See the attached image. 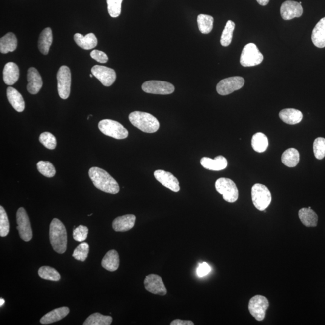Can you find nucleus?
I'll return each mask as SVG.
<instances>
[{"label": "nucleus", "instance_id": "13", "mask_svg": "<svg viewBox=\"0 0 325 325\" xmlns=\"http://www.w3.org/2000/svg\"><path fill=\"white\" fill-rule=\"evenodd\" d=\"M91 71L93 76L98 79L104 86H111L116 81V72L112 68L101 65H95Z\"/></svg>", "mask_w": 325, "mask_h": 325}, {"label": "nucleus", "instance_id": "9", "mask_svg": "<svg viewBox=\"0 0 325 325\" xmlns=\"http://www.w3.org/2000/svg\"><path fill=\"white\" fill-rule=\"evenodd\" d=\"M269 307V302L264 296L256 295L250 299L249 302V311L251 315L256 321H263L266 312Z\"/></svg>", "mask_w": 325, "mask_h": 325}, {"label": "nucleus", "instance_id": "36", "mask_svg": "<svg viewBox=\"0 0 325 325\" xmlns=\"http://www.w3.org/2000/svg\"><path fill=\"white\" fill-rule=\"evenodd\" d=\"M37 169L42 175L47 178H52L56 175L55 167L50 162L39 161L37 163Z\"/></svg>", "mask_w": 325, "mask_h": 325}, {"label": "nucleus", "instance_id": "42", "mask_svg": "<svg viewBox=\"0 0 325 325\" xmlns=\"http://www.w3.org/2000/svg\"><path fill=\"white\" fill-rule=\"evenodd\" d=\"M89 229L84 225H79L76 228L73 232V238L74 240L78 242H83L87 238Z\"/></svg>", "mask_w": 325, "mask_h": 325}, {"label": "nucleus", "instance_id": "8", "mask_svg": "<svg viewBox=\"0 0 325 325\" xmlns=\"http://www.w3.org/2000/svg\"><path fill=\"white\" fill-rule=\"evenodd\" d=\"M16 222L20 238L25 242H29L32 239L33 233L31 229L29 217L26 210L23 207H20L16 213Z\"/></svg>", "mask_w": 325, "mask_h": 325}, {"label": "nucleus", "instance_id": "10", "mask_svg": "<svg viewBox=\"0 0 325 325\" xmlns=\"http://www.w3.org/2000/svg\"><path fill=\"white\" fill-rule=\"evenodd\" d=\"M59 95L63 99H67L71 92V75L70 68L65 65L59 68L57 74Z\"/></svg>", "mask_w": 325, "mask_h": 325}, {"label": "nucleus", "instance_id": "38", "mask_svg": "<svg viewBox=\"0 0 325 325\" xmlns=\"http://www.w3.org/2000/svg\"><path fill=\"white\" fill-rule=\"evenodd\" d=\"M10 232V222L4 207L0 206V236L5 237Z\"/></svg>", "mask_w": 325, "mask_h": 325}, {"label": "nucleus", "instance_id": "22", "mask_svg": "<svg viewBox=\"0 0 325 325\" xmlns=\"http://www.w3.org/2000/svg\"><path fill=\"white\" fill-rule=\"evenodd\" d=\"M7 96L8 101L14 109L18 112H23L25 107L24 99L18 90L12 87H8L7 89Z\"/></svg>", "mask_w": 325, "mask_h": 325}, {"label": "nucleus", "instance_id": "32", "mask_svg": "<svg viewBox=\"0 0 325 325\" xmlns=\"http://www.w3.org/2000/svg\"><path fill=\"white\" fill-rule=\"evenodd\" d=\"M113 321L112 317L104 316L99 313L92 314L83 323L84 325H110Z\"/></svg>", "mask_w": 325, "mask_h": 325}, {"label": "nucleus", "instance_id": "2", "mask_svg": "<svg viewBox=\"0 0 325 325\" xmlns=\"http://www.w3.org/2000/svg\"><path fill=\"white\" fill-rule=\"evenodd\" d=\"M50 240L54 251L62 254L67 247V233L65 225L57 218L51 221L50 225Z\"/></svg>", "mask_w": 325, "mask_h": 325}, {"label": "nucleus", "instance_id": "18", "mask_svg": "<svg viewBox=\"0 0 325 325\" xmlns=\"http://www.w3.org/2000/svg\"><path fill=\"white\" fill-rule=\"evenodd\" d=\"M136 216L126 215L119 216L113 221V229L117 232H124L133 229L135 226Z\"/></svg>", "mask_w": 325, "mask_h": 325}, {"label": "nucleus", "instance_id": "23", "mask_svg": "<svg viewBox=\"0 0 325 325\" xmlns=\"http://www.w3.org/2000/svg\"><path fill=\"white\" fill-rule=\"evenodd\" d=\"M77 45L82 49L89 50L93 49L98 44V39L93 33H90L83 36L81 34L76 33L74 36Z\"/></svg>", "mask_w": 325, "mask_h": 325}, {"label": "nucleus", "instance_id": "15", "mask_svg": "<svg viewBox=\"0 0 325 325\" xmlns=\"http://www.w3.org/2000/svg\"><path fill=\"white\" fill-rule=\"evenodd\" d=\"M154 176L162 186L166 187L167 189L173 191V192H178L180 190V186H179L178 179L172 173L166 172L163 170H156L154 173Z\"/></svg>", "mask_w": 325, "mask_h": 325}, {"label": "nucleus", "instance_id": "19", "mask_svg": "<svg viewBox=\"0 0 325 325\" xmlns=\"http://www.w3.org/2000/svg\"><path fill=\"white\" fill-rule=\"evenodd\" d=\"M201 164L205 169L213 171H220L227 167L228 162L226 158L222 156H217L215 159L205 157L201 160Z\"/></svg>", "mask_w": 325, "mask_h": 325}, {"label": "nucleus", "instance_id": "17", "mask_svg": "<svg viewBox=\"0 0 325 325\" xmlns=\"http://www.w3.org/2000/svg\"><path fill=\"white\" fill-rule=\"evenodd\" d=\"M27 90L32 95L38 93L42 87V80L35 68H30L27 73Z\"/></svg>", "mask_w": 325, "mask_h": 325}, {"label": "nucleus", "instance_id": "21", "mask_svg": "<svg viewBox=\"0 0 325 325\" xmlns=\"http://www.w3.org/2000/svg\"><path fill=\"white\" fill-rule=\"evenodd\" d=\"M312 41L316 47H325V17L321 19L314 28Z\"/></svg>", "mask_w": 325, "mask_h": 325}, {"label": "nucleus", "instance_id": "48", "mask_svg": "<svg viewBox=\"0 0 325 325\" xmlns=\"http://www.w3.org/2000/svg\"><path fill=\"white\" fill-rule=\"evenodd\" d=\"M93 76V74H90V77L91 78H92Z\"/></svg>", "mask_w": 325, "mask_h": 325}, {"label": "nucleus", "instance_id": "29", "mask_svg": "<svg viewBox=\"0 0 325 325\" xmlns=\"http://www.w3.org/2000/svg\"><path fill=\"white\" fill-rule=\"evenodd\" d=\"M18 41L15 34L8 33L0 39V51L2 54L13 52L16 49Z\"/></svg>", "mask_w": 325, "mask_h": 325}, {"label": "nucleus", "instance_id": "34", "mask_svg": "<svg viewBox=\"0 0 325 325\" xmlns=\"http://www.w3.org/2000/svg\"><path fill=\"white\" fill-rule=\"evenodd\" d=\"M38 275L45 280L59 281L61 276L59 273L54 268L50 266H42L39 268Z\"/></svg>", "mask_w": 325, "mask_h": 325}, {"label": "nucleus", "instance_id": "30", "mask_svg": "<svg viewBox=\"0 0 325 325\" xmlns=\"http://www.w3.org/2000/svg\"><path fill=\"white\" fill-rule=\"evenodd\" d=\"M282 162L289 167L297 166L299 162V153L295 148H291L285 151L282 155Z\"/></svg>", "mask_w": 325, "mask_h": 325}, {"label": "nucleus", "instance_id": "16", "mask_svg": "<svg viewBox=\"0 0 325 325\" xmlns=\"http://www.w3.org/2000/svg\"><path fill=\"white\" fill-rule=\"evenodd\" d=\"M280 12L282 18L287 21L301 17L303 13V8L299 2L289 0L282 4Z\"/></svg>", "mask_w": 325, "mask_h": 325}, {"label": "nucleus", "instance_id": "24", "mask_svg": "<svg viewBox=\"0 0 325 325\" xmlns=\"http://www.w3.org/2000/svg\"><path fill=\"white\" fill-rule=\"evenodd\" d=\"M279 118L285 123L290 125H295L301 122L303 118V115L300 110L295 108H286L279 112Z\"/></svg>", "mask_w": 325, "mask_h": 325}, {"label": "nucleus", "instance_id": "40", "mask_svg": "<svg viewBox=\"0 0 325 325\" xmlns=\"http://www.w3.org/2000/svg\"><path fill=\"white\" fill-rule=\"evenodd\" d=\"M123 0H107L108 12L112 18H117L121 13Z\"/></svg>", "mask_w": 325, "mask_h": 325}, {"label": "nucleus", "instance_id": "31", "mask_svg": "<svg viewBox=\"0 0 325 325\" xmlns=\"http://www.w3.org/2000/svg\"><path fill=\"white\" fill-rule=\"evenodd\" d=\"M269 146L267 136L262 133H257L252 138V147L256 152L263 153Z\"/></svg>", "mask_w": 325, "mask_h": 325}, {"label": "nucleus", "instance_id": "27", "mask_svg": "<svg viewBox=\"0 0 325 325\" xmlns=\"http://www.w3.org/2000/svg\"><path fill=\"white\" fill-rule=\"evenodd\" d=\"M102 267L109 272H115L119 267V256L115 250L108 251L102 259Z\"/></svg>", "mask_w": 325, "mask_h": 325}, {"label": "nucleus", "instance_id": "6", "mask_svg": "<svg viewBox=\"0 0 325 325\" xmlns=\"http://www.w3.org/2000/svg\"><path fill=\"white\" fill-rule=\"evenodd\" d=\"M251 195L253 204L259 211L266 210L272 201L269 190L263 184H255L252 188Z\"/></svg>", "mask_w": 325, "mask_h": 325}, {"label": "nucleus", "instance_id": "43", "mask_svg": "<svg viewBox=\"0 0 325 325\" xmlns=\"http://www.w3.org/2000/svg\"><path fill=\"white\" fill-rule=\"evenodd\" d=\"M90 56L96 61L101 64H105L108 61V58L106 54L103 51L95 50L90 53Z\"/></svg>", "mask_w": 325, "mask_h": 325}, {"label": "nucleus", "instance_id": "1", "mask_svg": "<svg viewBox=\"0 0 325 325\" xmlns=\"http://www.w3.org/2000/svg\"><path fill=\"white\" fill-rule=\"evenodd\" d=\"M89 175L94 186L102 192L115 195L120 190L119 184L115 179L106 171L101 168L91 167Z\"/></svg>", "mask_w": 325, "mask_h": 325}, {"label": "nucleus", "instance_id": "33", "mask_svg": "<svg viewBox=\"0 0 325 325\" xmlns=\"http://www.w3.org/2000/svg\"><path fill=\"white\" fill-rule=\"evenodd\" d=\"M213 22L212 16L203 14L198 15L197 22L199 31L205 35L210 33L213 30Z\"/></svg>", "mask_w": 325, "mask_h": 325}, {"label": "nucleus", "instance_id": "41", "mask_svg": "<svg viewBox=\"0 0 325 325\" xmlns=\"http://www.w3.org/2000/svg\"><path fill=\"white\" fill-rule=\"evenodd\" d=\"M39 141L45 147L49 150H54L57 145L56 137L49 132H44L39 136Z\"/></svg>", "mask_w": 325, "mask_h": 325}, {"label": "nucleus", "instance_id": "20", "mask_svg": "<svg viewBox=\"0 0 325 325\" xmlns=\"http://www.w3.org/2000/svg\"><path fill=\"white\" fill-rule=\"evenodd\" d=\"M70 309L67 307H62L54 309L43 316L40 320L41 324L48 325L62 320L69 314Z\"/></svg>", "mask_w": 325, "mask_h": 325}, {"label": "nucleus", "instance_id": "37", "mask_svg": "<svg viewBox=\"0 0 325 325\" xmlns=\"http://www.w3.org/2000/svg\"><path fill=\"white\" fill-rule=\"evenodd\" d=\"M89 253V245L87 242H82L74 250L73 256L76 260L84 261Z\"/></svg>", "mask_w": 325, "mask_h": 325}, {"label": "nucleus", "instance_id": "45", "mask_svg": "<svg viewBox=\"0 0 325 325\" xmlns=\"http://www.w3.org/2000/svg\"><path fill=\"white\" fill-rule=\"evenodd\" d=\"M193 322L190 321H183L181 319H175L170 323V325H193Z\"/></svg>", "mask_w": 325, "mask_h": 325}, {"label": "nucleus", "instance_id": "39", "mask_svg": "<svg viewBox=\"0 0 325 325\" xmlns=\"http://www.w3.org/2000/svg\"><path fill=\"white\" fill-rule=\"evenodd\" d=\"M313 152L315 158L318 160L323 159L325 156V139L318 138L313 143Z\"/></svg>", "mask_w": 325, "mask_h": 325}, {"label": "nucleus", "instance_id": "35", "mask_svg": "<svg viewBox=\"0 0 325 325\" xmlns=\"http://www.w3.org/2000/svg\"><path fill=\"white\" fill-rule=\"evenodd\" d=\"M235 28V22L232 21H229L227 22L221 35V44L222 46L228 47L232 43Z\"/></svg>", "mask_w": 325, "mask_h": 325}, {"label": "nucleus", "instance_id": "11", "mask_svg": "<svg viewBox=\"0 0 325 325\" xmlns=\"http://www.w3.org/2000/svg\"><path fill=\"white\" fill-rule=\"evenodd\" d=\"M144 92L156 95H169L174 92V85L166 81H150L142 85Z\"/></svg>", "mask_w": 325, "mask_h": 325}, {"label": "nucleus", "instance_id": "25", "mask_svg": "<svg viewBox=\"0 0 325 325\" xmlns=\"http://www.w3.org/2000/svg\"><path fill=\"white\" fill-rule=\"evenodd\" d=\"M19 78V70L15 63L8 62L5 65L3 71V79L8 85L15 84Z\"/></svg>", "mask_w": 325, "mask_h": 325}, {"label": "nucleus", "instance_id": "14", "mask_svg": "<svg viewBox=\"0 0 325 325\" xmlns=\"http://www.w3.org/2000/svg\"><path fill=\"white\" fill-rule=\"evenodd\" d=\"M145 289L153 294L164 296L167 294V289L161 276L150 274L144 280Z\"/></svg>", "mask_w": 325, "mask_h": 325}, {"label": "nucleus", "instance_id": "7", "mask_svg": "<svg viewBox=\"0 0 325 325\" xmlns=\"http://www.w3.org/2000/svg\"><path fill=\"white\" fill-rule=\"evenodd\" d=\"M217 192L223 196L225 201L233 203L238 200L239 190L236 184L229 178H221L215 182Z\"/></svg>", "mask_w": 325, "mask_h": 325}, {"label": "nucleus", "instance_id": "47", "mask_svg": "<svg viewBox=\"0 0 325 325\" xmlns=\"http://www.w3.org/2000/svg\"><path fill=\"white\" fill-rule=\"evenodd\" d=\"M5 303V300L3 298L0 299V306L2 307Z\"/></svg>", "mask_w": 325, "mask_h": 325}, {"label": "nucleus", "instance_id": "12", "mask_svg": "<svg viewBox=\"0 0 325 325\" xmlns=\"http://www.w3.org/2000/svg\"><path fill=\"white\" fill-rule=\"evenodd\" d=\"M244 80L242 77L235 76L222 80L217 84L216 90L219 95H229L235 91L241 89L244 86Z\"/></svg>", "mask_w": 325, "mask_h": 325}, {"label": "nucleus", "instance_id": "44", "mask_svg": "<svg viewBox=\"0 0 325 325\" xmlns=\"http://www.w3.org/2000/svg\"><path fill=\"white\" fill-rule=\"evenodd\" d=\"M211 271V267L207 263H202L199 264L196 273L199 277H203L205 275L209 274Z\"/></svg>", "mask_w": 325, "mask_h": 325}, {"label": "nucleus", "instance_id": "28", "mask_svg": "<svg viewBox=\"0 0 325 325\" xmlns=\"http://www.w3.org/2000/svg\"><path fill=\"white\" fill-rule=\"evenodd\" d=\"M53 42V33L51 28L47 27L42 31L38 41V48L41 53L44 55L49 53L50 48Z\"/></svg>", "mask_w": 325, "mask_h": 325}, {"label": "nucleus", "instance_id": "46", "mask_svg": "<svg viewBox=\"0 0 325 325\" xmlns=\"http://www.w3.org/2000/svg\"><path fill=\"white\" fill-rule=\"evenodd\" d=\"M256 1L258 2V3L259 5L265 6V5H266L269 3L270 0H256Z\"/></svg>", "mask_w": 325, "mask_h": 325}, {"label": "nucleus", "instance_id": "5", "mask_svg": "<svg viewBox=\"0 0 325 325\" xmlns=\"http://www.w3.org/2000/svg\"><path fill=\"white\" fill-rule=\"evenodd\" d=\"M264 56L255 44L245 45L241 56L240 63L244 67H254L261 64Z\"/></svg>", "mask_w": 325, "mask_h": 325}, {"label": "nucleus", "instance_id": "4", "mask_svg": "<svg viewBox=\"0 0 325 325\" xmlns=\"http://www.w3.org/2000/svg\"><path fill=\"white\" fill-rule=\"evenodd\" d=\"M99 129L104 135L116 139H124L128 136V130L123 125L112 119H103L98 124Z\"/></svg>", "mask_w": 325, "mask_h": 325}, {"label": "nucleus", "instance_id": "26", "mask_svg": "<svg viewBox=\"0 0 325 325\" xmlns=\"http://www.w3.org/2000/svg\"><path fill=\"white\" fill-rule=\"evenodd\" d=\"M299 218L302 224L307 227H315L317 226L318 216L311 207L302 208L299 210Z\"/></svg>", "mask_w": 325, "mask_h": 325}, {"label": "nucleus", "instance_id": "3", "mask_svg": "<svg viewBox=\"0 0 325 325\" xmlns=\"http://www.w3.org/2000/svg\"><path fill=\"white\" fill-rule=\"evenodd\" d=\"M129 120L134 126L145 133H155L160 127L158 119L148 113L138 111L131 113Z\"/></svg>", "mask_w": 325, "mask_h": 325}]
</instances>
